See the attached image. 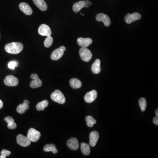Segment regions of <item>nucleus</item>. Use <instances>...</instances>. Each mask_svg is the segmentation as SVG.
I'll list each match as a JSON object with an SVG mask.
<instances>
[{
	"mask_svg": "<svg viewBox=\"0 0 158 158\" xmlns=\"http://www.w3.org/2000/svg\"><path fill=\"white\" fill-rule=\"evenodd\" d=\"M49 102L47 100H44L43 101L40 102L36 105V108L38 111H43L45 108L48 106Z\"/></svg>",
	"mask_w": 158,
	"mask_h": 158,
	"instance_id": "b1692460",
	"label": "nucleus"
},
{
	"mask_svg": "<svg viewBox=\"0 0 158 158\" xmlns=\"http://www.w3.org/2000/svg\"><path fill=\"white\" fill-rule=\"evenodd\" d=\"M5 120L8 123V128L11 130H14L17 127V125L14 122V120L11 117H7Z\"/></svg>",
	"mask_w": 158,
	"mask_h": 158,
	"instance_id": "412c9836",
	"label": "nucleus"
},
{
	"mask_svg": "<svg viewBox=\"0 0 158 158\" xmlns=\"http://www.w3.org/2000/svg\"><path fill=\"white\" fill-rule=\"evenodd\" d=\"M92 5V3L90 1H82L75 3L73 7V11L76 13L79 12L83 8H88Z\"/></svg>",
	"mask_w": 158,
	"mask_h": 158,
	"instance_id": "20e7f679",
	"label": "nucleus"
},
{
	"mask_svg": "<svg viewBox=\"0 0 158 158\" xmlns=\"http://www.w3.org/2000/svg\"><path fill=\"white\" fill-rule=\"evenodd\" d=\"M4 82L5 85L9 87L17 86L19 84V82L18 78L12 75L7 76Z\"/></svg>",
	"mask_w": 158,
	"mask_h": 158,
	"instance_id": "423d86ee",
	"label": "nucleus"
},
{
	"mask_svg": "<svg viewBox=\"0 0 158 158\" xmlns=\"http://www.w3.org/2000/svg\"><path fill=\"white\" fill-rule=\"evenodd\" d=\"M38 33L41 36L48 37L51 35V29L48 26L43 24L40 26L38 29Z\"/></svg>",
	"mask_w": 158,
	"mask_h": 158,
	"instance_id": "9b49d317",
	"label": "nucleus"
},
{
	"mask_svg": "<svg viewBox=\"0 0 158 158\" xmlns=\"http://www.w3.org/2000/svg\"><path fill=\"white\" fill-rule=\"evenodd\" d=\"M17 143L19 145L22 146V147H24L29 146L30 144H31V142L29 140L28 137L23 135H21V134L17 136Z\"/></svg>",
	"mask_w": 158,
	"mask_h": 158,
	"instance_id": "0eeeda50",
	"label": "nucleus"
},
{
	"mask_svg": "<svg viewBox=\"0 0 158 158\" xmlns=\"http://www.w3.org/2000/svg\"><path fill=\"white\" fill-rule=\"evenodd\" d=\"M156 116H157V117H158V109H157L156 110Z\"/></svg>",
	"mask_w": 158,
	"mask_h": 158,
	"instance_id": "72a5a7b5",
	"label": "nucleus"
},
{
	"mask_svg": "<svg viewBox=\"0 0 158 158\" xmlns=\"http://www.w3.org/2000/svg\"><path fill=\"white\" fill-rule=\"evenodd\" d=\"M29 102L27 100H25L23 104L19 105L17 108V113L23 114L25 113L27 109H29Z\"/></svg>",
	"mask_w": 158,
	"mask_h": 158,
	"instance_id": "4468645a",
	"label": "nucleus"
},
{
	"mask_svg": "<svg viewBox=\"0 0 158 158\" xmlns=\"http://www.w3.org/2000/svg\"><path fill=\"white\" fill-rule=\"evenodd\" d=\"M96 20L99 22H102L105 26H109L111 24V20L109 17L103 13H101L97 14Z\"/></svg>",
	"mask_w": 158,
	"mask_h": 158,
	"instance_id": "6e6552de",
	"label": "nucleus"
},
{
	"mask_svg": "<svg viewBox=\"0 0 158 158\" xmlns=\"http://www.w3.org/2000/svg\"><path fill=\"white\" fill-rule=\"evenodd\" d=\"M3 107V103L1 100H0V109H2Z\"/></svg>",
	"mask_w": 158,
	"mask_h": 158,
	"instance_id": "473e14b6",
	"label": "nucleus"
},
{
	"mask_svg": "<svg viewBox=\"0 0 158 158\" xmlns=\"http://www.w3.org/2000/svg\"><path fill=\"white\" fill-rule=\"evenodd\" d=\"M70 86L73 89H77L82 87V83L81 81L77 78H72L69 81Z\"/></svg>",
	"mask_w": 158,
	"mask_h": 158,
	"instance_id": "aec40b11",
	"label": "nucleus"
},
{
	"mask_svg": "<svg viewBox=\"0 0 158 158\" xmlns=\"http://www.w3.org/2000/svg\"><path fill=\"white\" fill-rule=\"evenodd\" d=\"M139 104L142 112H144L147 107V102L144 98H141L139 100Z\"/></svg>",
	"mask_w": 158,
	"mask_h": 158,
	"instance_id": "a878e982",
	"label": "nucleus"
},
{
	"mask_svg": "<svg viewBox=\"0 0 158 158\" xmlns=\"http://www.w3.org/2000/svg\"><path fill=\"white\" fill-rule=\"evenodd\" d=\"M141 18V15L138 12H135L131 15V19L132 23L135 21L138 20H140Z\"/></svg>",
	"mask_w": 158,
	"mask_h": 158,
	"instance_id": "cd10ccee",
	"label": "nucleus"
},
{
	"mask_svg": "<svg viewBox=\"0 0 158 158\" xmlns=\"http://www.w3.org/2000/svg\"><path fill=\"white\" fill-rule=\"evenodd\" d=\"M64 52V51L60 47L56 49L55 51H53L52 54H51V59L54 61H56L59 59L63 55Z\"/></svg>",
	"mask_w": 158,
	"mask_h": 158,
	"instance_id": "f3484780",
	"label": "nucleus"
},
{
	"mask_svg": "<svg viewBox=\"0 0 158 158\" xmlns=\"http://www.w3.org/2000/svg\"><path fill=\"white\" fill-rule=\"evenodd\" d=\"M91 70L94 74H99L101 72V61L97 59L92 64Z\"/></svg>",
	"mask_w": 158,
	"mask_h": 158,
	"instance_id": "6ab92c4d",
	"label": "nucleus"
},
{
	"mask_svg": "<svg viewBox=\"0 0 158 158\" xmlns=\"http://www.w3.org/2000/svg\"><path fill=\"white\" fill-rule=\"evenodd\" d=\"M99 137V133L96 131H93L90 132L89 138H90V145L92 147H95L97 144V142Z\"/></svg>",
	"mask_w": 158,
	"mask_h": 158,
	"instance_id": "f8f14e48",
	"label": "nucleus"
},
{
	"mask_svg": "<svg viewBox=\"0 0 158 158\" xmlns=\"http://www.w3.org/2000/svg\"><path fill=\"white\" fill-rule=\"evenodd\" d=\"M85 119L87 126L90 127L93 126L94 125L96 124V123H97L96 119H94V118L91 117V116H87V117H86Z\"/></svg>",
	"mask_w": 158,
	"mask_h": 158,
	"instance_id": "393cba45",
	"label": "nucleus"
},
{
	"mask_svg": "<svg viewBox=\"0 0 158 158\" xmlns=\"http://www.w3.org/2000/svg\"><path fill=\"white\" fill-rule=\"evenodd\" d=\"M67 145L71 150H77L79 147L78 141L76 138H71L67 141Z\"/></svg>",
	"mask_w": 158,
	"mask_h": 158,
	"instance_id": "dca6fc26",
	"label": "nucleus"
},
{
	"mask_svg": "<svg viewBox=\"0 0 158 158\" xmlns=\"http://www.w3.org/2000/svg\"><path fill=\"white\" fill-rule=\"evenodd\" d=\"M97 92L96 90H93L87 92L84 97L85 101L87 103H90L94 101L97 99Z\"/></svg>",
	"mask_w": 158,
	"mask_h": 158,
	"instance_id": "1a4fd4ad",
	"label": "nucleus"
},
{
	"mask_svg": "<svg viewBox=\"0 0 158 158\" xmlns=\"http://www.w3.org/2000/svg\"><path fill=\"white\" fill-rule=\"evenodd\" d=\"M41 135V134L40 132L35 130L34 128H31L28 130L27 137L30 141L35 142L39 140Z\"/></svg>",
	"mask_w": 158,
	"mask_h": 158,
	"instance_id": "39448f33",
	"label": "nucleus"
},
{
	"mask_svg": "<svg viewBox=\"0 0 158 158\" xmlns=\"http://www.w3.org/2000/svg\"><path fill=\"white\" fill-rule=\"evenodd\" d=\"M51 98L53 101L60 104H64L65 102V98L60 90H56L51 94Z\"/></svg>",
	"mask_w": 158,
	"mask_h": 158,
	"instance_id": "f03ea898",
	"label": "nucleus"
},
{
	"mask_svg": "<svg viewBox=\"0 0 158 158\" xmlns=\"http://www.w3.org/2000/svg\"><path fill=\"white\" fill-rule=\"evenodd\" d=\"M18 65V62L16 61H12L8 63V68L12 70H15V68L16 67H17Z\"/></svg>",
	"mask_w": 158,
	"mask_h": 158,
	"instance_id": "c85d7f7f",
	"label": "nucleus"
},
{
	"mask_svg": "<svg viewBox=\"0 0 158 158\" xmlns=\"http://www.w3.org/2000/svg\"><path fill=\"white\" fill-rule=\"evenodd\" d=\"M81 149L82 153L85 156H88L90 154V148L88 144L82 143L81 144Z\"/></svg>",
	"mask_w": 158,
	"mask_h": 158,
	"instance_id": "4be33fe9",
	"label": "nucleus"
},
{
	"mask_svg": "<svg viewBox=\"0 0 158 158\" xmlns=\"http://www.w3.org/2000/svg\"><path fill=\"white\" fill-rule=\"evenodd\" d=\"M11 153L10 151L6 150V149H3L1 152L0 158H6L7 156H8Z\"/></svg>",
	"mask_w": 158,
	"mask_h": 158,
	"instance_id": "c756f323",
	"label": "nucleus"
},
{
	"mask_svg": "<svg viewBox=\"0 0 158 158\" xmlns=\"http://www.w3.org/2000/svg\"><path fill=\"white\" fill-rule=\"evenodd\" d=\"M79 54L81 59L85 62H88L92 59V53L87 47H81L80 48Z\"/></svg>",
	"mask_w": 158,
	"mask_h": 158,
	"instance_id": "7ed1b4c3",
	"label": "nucleus"
},
{
	"mask_svg": "<svg viewBox=\"0 0 158 158\" xmlns=\"http://www.w3.org/2000/svg\"><path fill=\"white\" fill-rule=\"evenodd\" d=\"M33 2L38 8L41 11H45L47 8V6L44 0H33Z\"/></svg>",
	"mask_w": 158,
	"mask_h": 158,
	"instance_id": "a211bd4d",
	"label": "nucleus"
},
{
	"mask_svg": "<svg viewBox=\"0 0 158 158\" xmlns=\"http://www.w3.org/2000/svg\"><path fill=\"white\" fill-rule=\"evenodd\" d=\"M23 45L20 42H12L8 44L5 47V51L9 54H17L21 52Z\"/></svg>",
	"mask_w": 158,
	"mask_h": 158,
	"instance_id": "f257e3e1",
	"label": "nucleus"
},
{
	"mask_svg": "<svg viewBox=\"0 0 158 158\" xmlns=\"http://www.w3.org/2000/svg\"><path fill=\"white\" fill-rule=\"evenodd\" d=\"M31 78L33 79V81L30 83V86L31 88H36L41 86L42 83L37 74H31Z\"/></svg>",
	"mask_w": 158,
	"mask_h": 158,
	"instance_id": "9d476101",
	"label": "nucleus"
},
{
	"mask_svg": "<svg viewBox=\"0 0 158 158\" xmlns=\"http://www.w3.org/2000/svg\"><path fill=\"white\" fill-rule=\"evenodd\" d=\"M131 14L129 13V14H127L125 17V21L126 23L128 24H130L132 23L131 20Z\"/></svg>",
	"mask_w": 158,
	"mask_h": 158,
	"instance_id": "7c9ffc66",
	"label": "nucleus"
},
{
	"mask_svg": "<svg viewBox=\"0 0 158 158\" xmlns=\"http://www.w3.org/2000/svg\"><path fill=\"white\" fill-rule=\"evenodd\" d=\"M44 151L45 152H51L54 154H56L58 152V150L56 148V145L53 144L45 145L44 147Z\"/></svg>",
	"mask_w": 158,
	"mask_h": 158,
	"instance_id": "5701e85b",
	"label": "nucleus"
},
{
	"mask_svg": "<svg viewBox=\"0 0 158 158\" xmlns=\"http://www.w3.org/2000/svg\"><path fill=\"white\" fill-rule=\"evenodd\" d=\"M78 44L81 47H87L92 43V40L90 38H80L77 40Z\"/></svg>",
	"mask_w": 158,
	"mask_h": 158,
	"instance_id": "2eb2a0df",
	"label": "nucleus"
},
{
	"mask_svg": "<svg viewBox=\"0 0 158 158\" xmlns=\"http://www.w3.org/2000/svg\"><path fill=\"white\" fill-rule=\"evenodd\" d=\"M19 7H20V9L24 14L27 15V16H30L33 13V10H32V8H31L30 6L26 3H21L20 4Z\"/></svg>",
	"mask_w": 158,
	"mask_h": 158,
	"instance_id": "ddd939ff",
	"label": "nucleus"
},
{
	"mask_svg": "<svg viewBox=\"0 0 158 158\" xmlns=\"http://www.w3.org/2000/svg\"><path fill=\"white\" fill-rule=\"evenodd\" d=\"M53 42V39L51 36L47 37L44 42V45L45 47H49L51 46Z\"/></svg>",
	"mask_w": 158,
	"mask_h": 158,
	"instance_id": "bb28decb",
	"label": "nucleus"
},
{
	"mask_svg": "<svg viewBox=\"0 0 158 158\" xmlns=\"http://www.w3.org/2000/svg\"><path fill=\"white\" fill-rule=\"evenodd\" d=\"M153 122L154 124L158 125V117H156L153 119Z\"/></svg>",
	"mask_w": 158,
	"mask_h": 158,
	"instance_id": "2f4dec72",
	"label": "nucleus"
}]
</instances>
